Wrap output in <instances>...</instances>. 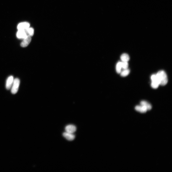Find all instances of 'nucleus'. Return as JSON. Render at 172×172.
<instances>
[{"mask_svg": "<svg viewBox=\"0 0 172 172\" xmlns=\"http://www.w3.org/2000/svg\"><path fill=\"white\" fill-rule=\"evenodd\" d=\"M151 87L154 89L157 88L160 84L156 74L152 75L151 77Z\"/></svg>", "mask_w": 172, "mask_h": 172, "instance_id": "obj_3", "label": "nucleus"}, {"mask_svg": "<svg viewBox=\"0 0 172 172\" xmlns=\"http://www.w3.org/2000/svg\"><path fill=\"white\" fill-rule=\"evenodd\" d=\"M156 75L160 85L163 86L167 84L168 81L167 77L166 74L164 71L160 70Z\"/></svg>", "mask_w": 172, "mask_h": 172, "instance_id": "obj_1", "label": "nucleus"}, {"mask_svg": "<svg viewBox=\"0 0 172 172\" xmlns=\"http://www.w3.org/2000/svg\"><path fill=\"white\" fill-rule=\"evenodd\" d=\"M14 79L12 75L9 76L7 79L5 87L7 90L11 89L13 83Z\"/></svg>", "mask_w": 172, "mask_h": 172, "instance_id": "obj_4", "label": "nucleus"}, {"mask_svg": "<svg viewBox=\"0 0 172 172\" xmlns=\"http://www.w3.org/2000/svg\"><path fill=\"white\" fill-rule=\"evenodd\" d=\"M135 109L137 111L142 113H145L147 111L145 107L141 105L136 106Z\"/></svg>", "mask_w": 172, "mask_h": 172, "instance_id": "obj_10", "label": "nucleus"}, {"mask_svg": "<svg viewBox=\"0 0 172 172\" xmlns=\"http://www.w3.org/2000/svg\"><path fill=\"white\" fill-rule=\"evenodd\" d=\"M29 23L27 22H23L19 23L18 25V30H25L30 27Z\"/></svg>", "mask_w": 172, "mask_h": 172, "instance_id": "obj_5", "label": "nucleus"}, {"mask_svg": "<svg viewBox=\"0 0 172 172\" xmlns=\"http://www.w3.org/2000/svg\"><path fill=\"white\" fill-rule=\"evenodd\" d=\"M116 72L118 73H120L121 71L122 67V62H118L117 64L116 67Z\"/></svg>", "mask_w": 172, "mask_h": 172, "instance_id": "obj_14", "label": "nucleus"}, {"mask_svg": "<svg viewBox=\"0 0 172 172\" xmlns=\"http://www.w3.org/2000/svg\"><path fill=\"white\" fill-rule=\"evenodd\" d=\"M121 62L122 68L123 69H127L128 66V62L122 61Z\"/></svg>", "mask_w": 172, "mask_h": 172, "instance_id": "obj_16", "label": "nucleus"}, {"mask_svg": "<svg viewBox=\"0 0 172 172\" xmlns=\"http://www.w3.org/2000/svg\"><path fill=\"white\" fill-rule=\"evenodd\" d=\"M130 72V70L128 68L124 69L121 71L120 73L121 75L123 77H125L128 75Z\"/></svg>", "mask_w": 172, "mask_h": 172, "instance_id": "obj_15", "label": "nucleus"}, {"mask_svg": "<svg viewBox=\"0 0 172 172\" xmlns=\"http://www.w3.org/2000/svg\"><path fill=\"white\" fill-rule=\"evenodd\" d=\"M63 135V136L67 140L69 141H72L74 140L75 137V135L73 133H68L67 132H64Z\"/></svg>", "mask_w": 172, "mask_h": 172, "instance_id": "obj_9", "label": "nucleus"}, {"mask_svg": "<svg viewBox=\"0 0 172 172\" xmlns=\"http://www.w3.org/2000/svg\"><path fill=\"white\" fill-rule=\"evenodd\" d=\"M31 37L27 36L26 38L23 39V41L21 44V46L23 47H27L29 44L31 40Z\"/></svg>", "mask_w": 172, "mask_h": 172, "instance_id": "obj_8", "label": "nucleus"}, {"mask_svg": "<svg viewBox=\"0 0 172 172\" xmlns=\"http://www.w3.org/2000/svg\"><path fill=\"white\" fill-rule=\"evenodd\" d=\"M20 80L17 78L14 79L11 89V92L13 94H16L18 91L20 84Z\"/></svg>", "mask_w": 172, "mask_h": 172, "instance_id": "obj_2", "label": "nucleus"}, {"mask_svg": "<svg viewBox=\"0 0 172 172\" xmlns=\"http://www.w3.org/2000/svg\"><path fill=\"white\" fill-rule=\"evenodd\" d=\"M16 35L18 38L23 39L27 36L25 30H18L17 32Z\"/></svg>", "mask_w": 172, "mask_h": 172, "instance_id": "obj_6", "label": "nucleus"}, {"mask_svg": "<svg viewBox=\"0 0 172 172\" xmlns=\"http://www.w3.org/2000/svg\"><path fill=\"white\" fill-rule=\"evenodd\" d=\"M120 59L122 61L128 62L129 59V57L128 54L124 53L121 56Z\"/></svg>", "mask_w": 172, "mask_h": 172, "instance_id": "obj_13", "label": "nucleus"}, {"mask_svg": "<svg viewBox=\"0 0 172 172\" xmlns=\"http://www.w3.org/2000/svg\"><path fill=\"white\" fill-rule=\"evenodd\" d=\"M140 105L145 107L147 110H150L152 108L151 105L148 102L145 101H142L140 102Z\"/></svg>", "mask_w": 172, "mask_h": 172, "instance_id": "obj_11", "label": "nucleus"}, {"mask_svg": "<svg viewBox=\"0 0 172 172\" xmlns=\"http://www.w3.org/2000/svg\"><path fill=\"white\" fill-rule=\"evenodd\" d=\"M76 127L75 125L72 124H69L66 126L65 128L66 132L73 133L76 130Z\"/></svg>", "mask_w": 172, "mask_h": 172, "instance_id": "obj_7", "label": "nucleus"}, {"mask_svg": "<svg viewBox=\"0 0 172 172\" xmlns=\"http://www.w3.org/2000/svg\"><path fill=\"white\" fill-rule=\"evenodd\" d=\"M25 30L27 36L31 37L34 34V29L32 27H29Z\"/></svg>", "mask_w": 172, "mask_h": 172, "instance_id": "obj_12", "label": "nucleus"}]
</instances>
